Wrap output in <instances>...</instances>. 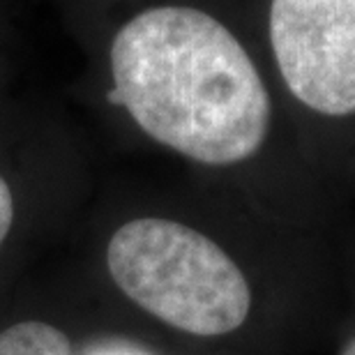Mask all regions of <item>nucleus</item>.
Instances as JSON below:
<instances>
[{
    "label": "nucleus",
    "mask_w": 355,
    "mask_h": 355,
    "mask_svg": "<svg viewBox=\"0 0 355 355\" xmlns=\"http://www.w3.org/2000/svg\"><path fill=\"white\" fill-rule=\"evenodd\" d=\"M109 60V99L157 144L210 166L261 150L270 95L250 53L215 17L150 7L116 33Z\"/></svg>",
    "instance_id": "f257e3e1"
},
{
    "label": "nucleus",
    "mask_w": 355,
    "mask_h": 355,
    "mask_svg": "<svg viewBox=\"0 0 355 355\" xmlns=\"http://www.w3.org/2000/svg\"><path fill=\"white\" fill-rule=\"evenodd\" d=\"M106 268L134 304L196 337L238 330L252 309V288L215 240L187 224L141 217L106 245Z\"/></svg>",
    "instance_id": "f03ea898"
},
{
    "label": "nucleus",
    "mask_w": 355,
    "mask_h": 355,
    "mask_svg": "<svg viewBox=\"0 0 355 355\" xmlns=\"http://www.w3.org/2000/svg\"><path fill=\"white\" fill-rule=\"evenodd\" d=\"M270 44L297 102L323 116H353L355 0H272Z\"/></svg>",
    "instance_id": "7ed1b4c3"
},
{
    "label": "nucleus",
    "mask_w": 355,
    "mask_h": 355,
    "mask_svg": "<svg viewBox=\"0 0 355 355\" xmlns=\"http://www.w3.org/2000/svg\"><path fill=\"white\" fill-rule=\"evenodd\" d=\"M0 355H72V344L55 325L33 318L0 332Z\"/></svg>",
    "instance_id": "20e7f679"
},
{
    "label": "nucleus",
    "mask_w": 355,
    "mask_h": 355,
    "mask_svg": "<svg viewBox=\"0 0 355 355\" xmlns=\"http://www.w3.org/2000/svg\"><path fill=\"white\" fill-rule=\"evenodd\" d=\"M12 224H14V196L7 180L0 175V247H3L5 238L10 236Z\"/></svg>",
    "instance_id": "39448f33"
},
{
    "label": "nucleus",
    "mask_w": 355,
    "mask_h": 355,
    "mask_svg": "<svg viewBox=\"0 0 355 355\" xmlns=\"http://www.w3.org/2000/svg\"><path fill=\"white\" fill-rule=\"evenodd\" d=\"M90 355V353H88ZM92 355H148L144 351H137L132 349V346H106V349L92 353Z\"/></svg>",
    "instance_id": "423d86ee"
},
{
    "label": "nucleus",
    "mask_w": 355,
    "mask_h": 355,
    "mask_svg": "<svg viewBox=\"0 0 355 355\" xmlns=\"http://www.w3.org/2000/svg\"><path fill=\"white\" fill-rule=\"evenodd\" d=\"M342 355H355V339H351V342H349V346H346V349H344V353Z\"/></svg>",
    "instance_id": "0eeeda50"
}]
</instances>
